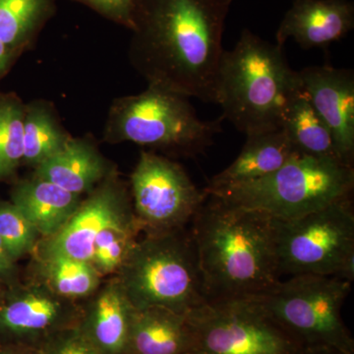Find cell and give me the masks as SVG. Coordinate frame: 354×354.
<instances>
[{
  "mask_svg": "<svg viewBox=\"0 0 354 354\" xmlns=\"http://www.w3.org/2000/svg\"><path fill=\"white\" fill-rule=\"evenodd\" d=\"M232 1L135 0L133 55L150 85L215 104Z\"/></svg>",
  "mask_w": 354,
  "mask_h": 354,
  "instance_id": "1",
  "label": "cell"
},
{
  "mask_svg": "<svg viewBox=\"0 0 354 354\" xmlns=\"http://www.w3.org/2000/svg\"><path fill=\"white\" fill-rule=\"evenodd\" d=\"M193 221L208 301L255 297L281 281L272 216L208 195Z\"/></svg>",
  "mask_w": 354,
  "mask_h": 354,
  "instance_id": "2",
  "label": "cell"
},
{
  "mask_svg": "<svg viewBox=\"0 0 354 354\" xmlns=\"http://www.w3.org/2000/svg\"><path fill=\"white\" fill-rule=\"evenodd\" d=\"M302 91L283 46L242 31L234 48L225 50L216 80V102L223 120L246 136L283 128L288 106Z\"/></svg>",
  "mask_w": 354,
  "mask_h": 354,
  "instance_id": "3",
  "label": "cell"
},
{
  "mask_svg": "<svg viewBox=\"0 0 354 354\" xmlns=\"http://www.w3.org/2000/svg\"><path fill=\"white\" fill-rule=\"evenodd\" d=\"M118 272L135 309L160 306L187 314L208 301L192 235L184 230L135 241Z\"/></svg>",
  "mask_w": 354,
  "mask_h": 354,
  "instance_id": "4",
  "label": "cell"
},
{
  "mask_svg": "<svg viewBox=\"0 0 354 354\" xmlns=\"http://www.w3.org/2000/svg\"><path fill=\"white\" fill-rule=\"evenodd\" d=\"M353 187V167L295 152L269 176L211 196L279 220H292L351 196Z\"/></svg>",
  "mask_w": 354,
  "mask_h": 354,
  "instance_id": "5",
  "label": "cell"
},
{
  "mask_svg": "<svg viewBox=\"0 0 354 354\" xmlns=\"http://www.w3.org/2000/svg\"><path fill=\"white\" fill-rule=\"evenodd\" d=\"M223 118L202 120L188 97L156 85L114 104L109 134L171 153L194 158L213 145Z\"/></svg>",
  "mask_w": 354,
  "mask_h": 354,
  "instance_id": "6",
  "label": "cell"
},
{
  "mask_svg": "<svg viewBox=\"0 0 354 354\" xmlns=\"http://www.w3.org/2000/svg\"><path fill=\"white\" fill-rule=\"evenodd\" d=\"M353 281L341 277H290L252 297L305 348H330L354 354L342 317Z\"/></svg>",
  "mask_w": 354,
  "mask_h": 354,
  "instance_id": "7",
  "label": "cell"
},
{
  "mask_svg": "<svg viewBox=\"0 0 354 354\" xmlns=\"http://www.w3.org/2000/svg\"><path fill=\"white\" fill-rule=\"evenodd\" d=\"M274 244L283 276L354 278V212L351 196L292 220L274 218Z\"/></svg>",
  "mask_w": 354,
  "mask_h": 354,
  "instance_id": "8",
  "label": "cell"
},
{
  "mask_svg": "<svg viewBox=\"0 0 354 354\" xmlns=\"http://www.w3.org/2000/svg\"><path fill=\"white\" fill-rule=\"evenodd\" d=\"M188 354H302L305 348L252 297L211 300L189 313Z\"/></svg>",
  "mask_w": 354,
  "mask_h": 354,
  "instance_id": "9",
  "label": "cell"
},
{
  "mask_svg": "<svg viewBox=\"0 0 354 354\" xmlns=\"http://www.w3.org/2000/svg\"><path fill=\"white\" fill-rule=\"evenodd\" d=\"M131 185L136 220L149 235L184 230L208 197L180 165L150 152L141 153Z\"/></svg>",
  "mask_w": 354,
  "mask_h": 354,
  "instance_id": "10",
  "label": "cell"
},
{
  "mask_svg": "<svg viewBox=\"0 0 354 354\" xmlns=\"http://www.w3.org/2000/svg\"><path fill=\"white\" fill-rule=\"evenodd\" d=\"M48 286L20 290L0 305V335L10 344L39 348L53 335L79 324L81 312Z\"/></svg>",
  "mask_w": 354,
  "mask_h": 354,
  "instance_id": "11",
  "label": "cell"
},
{
  "mask_svg": "<svg viewBox=\"0 0 354 354\" xmlns=\"http://www.w3.org/2000/svg\"><path fill=\"white\" fill-rule=\"evenodd\" d=\"M124 191L118 184H102L81 203L64 227L46 239L44 255H64L90 262L97 236L106 228L135 221Z\"/></svg>",
  "mask_w": 354,
  "mask_h": 354,
  "instance_id": "12",
  "label": "cell"
},
{
  "mask_svg": "<svg viewBox=\"0 0 354 354\" xmlns=\"http://www.w3.org/2000/svg\"><path fill=\"white\" fill-rule=\"evenodd\" d=\"M300 80L317 113L329 127L344 164L354 162V73L330 65L299 70Z\"/></svg>",
  "mask_w": 354,
  "mask_h": 354,
  "instance_id": "13",
  "label": "cell"
},
{
  "mask_svg": "<svg viewBox=\"0 0 354 354\" xmlns=\"http://www.w3.org/2000/svg\"><path fill=\"white\" fill-rule=\"evenodd\" d=\"M354 28L351 0H295L281 20L276 44L292 39L304 50L327 48Z\"/></svg>",
  "mask_w": 354,
  "mask_h": 354,
  "instance_id": "14",
  "label": "cell"
},
{
  "mask_svg": "<svg viewBox=\"0 0 354 354\" xmlns=\"http://www.w3.org/2000/svg\"><path fill=\"white\" fill-rule=\"evenodd\" d=\"M133 311L120 281L114 279L81 312L78 327L100 354H129Z\"/></svg>",
  "mask_w": 354,
  "mask_h": 354,
  "instance_id": "15",
  "label": "cell"
},
{
  "mask_svg": "<svg viewBox=\"0 0 354 354\" xmlns=\"http://www.w3.org/2000/svg\"><path fill=\"white\" fill-rule=\"evenodd\" d=\"M246 137L239 157L209 179L204 189L207 195L269 176L283 167L295 153L283 129Z\"/></svg>",
  "mask_w": 354,
  "mask_h": 354,
  "instance_id": "16",
  "label": "cell"
},
{
  "mask_svg": "<svg viewBox=\"0 0 354 354\" xmlns=\"http://www.w3.org/2000/svg\"><path fill=\"white\" fill-rule=\"evenodd\" d=\"M192 342L189 313L160 306L134 308L129 354H188Z\"/></svg>",
  "mask_w": 354,
  "mask_h": 354,
  "instance_id": "17",
  "label": "cell"
},
{
  "mask_svg": "<svg viewBox=\"0 0 354 354\" xmlns=\"http://www.w3.org/2000/svg\"><path fill=\"white\" fill-rule=\"evenodd\" d=\"M12 203L39 234H57L80 206V195L35 176L14 188Z\"/></svg>",
  "mask_w": 354,
  "mask_h": 354,
  "instance_id": "18",
  "label": "cell"
},
{
  "mask_svg": "<svg viewBox=\"0 0 354 354\" xmlns=\"http://www.w3.org/2000/svg\"><path fill=\"white\" fill-rule=\"evenodd\" d=\"M106 172V162L94 146L69 139L62 150L37 165L35 176L81 196L92 191Z\"/></svg>",
  "mask_w": 354,
  "mask_h": 354,
  "instance_id": "19",
  "label": "cell"
},
{
  "mask_svg": "<svg viewBox=\"0 0 354 354\" xmlns=\"http://www.w3.org/2000/svg\"><path fill=\"white\" fill-rule=\"evenodd\" d=\"M281 129L295 152L342 162L332 132L317 113L304 88L288 106Z\"/></svg>",
  "mask_w": 354,
  "mask_h": 354,
  "instance_id": "20",
  "label": "cell"
},
{
  "mask_svg": "<svg viewBox=\"0 0 354 354\" xmlns=\"http://www.w3.org/2000/svg\"><path fill=\"white\" fill-rule=\"evenodd\" d=\"M55 10V0H0V41L14 48L27 43Z\"/></svg>",
  "mask_w": 354,
  "mask_h": 354,
  "instance_id": "21",
  "label": "cell"
},
{
  "mask_svg": "<svg viewBox=\"0 0 354 354\" xmlns=\"http://www.w3.org/2000/svg\"><path fill=\"white\" fill-rule=\"evenodd\" d=\"M43 274L48 288L64 298L92 295L100 285L99 272L87 261L64 255H44Z\"/></svg>",
  "mask_w": 354,
  "mask_h": 354,
  "instance_id": "22",
  "label": "cell"
},
{
  "mask_svg": "<svg viewBox=\"0 0 354 354\" xmlns=\"http://www.w3.org/2000/svg\"><path fill=\"white\" fill-rule=\"evenodd\" d=\"M69 139L50 109L37 104L25 109L24 162L37 167L62 150Z\"/></svg>",
  "mask_w": 354,
  "mask_h": 354,
  "instance_id": "23",
  "label": "cell"
},
{
  "mask_svg": "<svg viewBox=\"0 0 354 354\" xmlns=\"http://www.w3.org/2000/svg\"><path fill=\"white\" fill-rule=\"evenodd\" d=\"M24 118L20 102L0 97V178L12 174L23 160Z\"/></svg>",
  "mask_w": 354,
  "mask_h": 354,
  "instance_id": "24",
  "label": "cell"
},
{
  "mask_svg": "<svg viewBox=\"0 0 354 354\" xmlns=\"http://www.w3.org/2000/svg\"><path fill=\"white\" fill-rule=\"evenodd\" d=\"M137 220L111 225L97 236L90 263L100 276L118 272L135 243Z\"/></svg>",
  "mask_w": 354,
  "mask_h": 354,
  "instance_id": "25",
  "label": "cell"
},
{
  "mask_svg": "<svg viewBox=\"0 0 354 354\" xmlns=\"http://www.w3.org/2000/svg\"><path fill=\"white\" fill-rule=\"evenodd\" d=\"M39 232L13 203L0 201V237L14 261L31 252Z\"/></svg>",
  "mask_w": 354,
  "mask_h": 354,
  "instance_id": "26",
  "label": "cell"
},
{
  "mask_svg": "<svg viewBox=\"0 0 354 354\" xmlns=\"http://www.w3.org/2000/svg\"><path fill=\"white\" fill-rule=\"evenodd\" d=\"M39 354H100L78 325L53 335L38 348Z\"/></svg>",
  "mask_w": 354,
  "mask_h": 354,
  "instance_id": "27",
  "label": "cell"
},
{
  "mask_svg": "<svg viewBox=\"0 0 354 354\" xmlns=\"http://www.w3.org/2000/svg\"><path fill=\"white\" fill-rule=\"evenodd\" d=\"M114 22L133 30V12L135 0H77Z\"/></svg>",
  "mask_w": 354,
  "mask_h": 354,
  "instance_id": "28",
  "label": "cell"
},
{
  "mask_svg": "<svg viewBox=\"0 0 354 354\" xmlns=\"http://www.w3.org/2000/svg\"><path fill=\"white\" fill-rule=\"evenodd\" d=\"M14 269V260L9 255L1 237H0V276H7Z\"/></svg>",
  "mask_w": 354,
  "mask_h": 354,
  "instance_id": "29",
  "label": "cell"
},
{
  "mask_svg": "<svg viewBox=\"0 0 354 354\" xmlns=\"http://www.w3.org/2000/svg\"><path fill=\"white\" fill-rule=\"evenodd\" d=\"M0 354H39L38 348L31 346H19V344H8V346L0 351Z\"/></svg>",
  "mask_w": 354,
  "mask_h": 354,
  "instance_id": "30",
  "label": "cell"
},
{
  "mask_svg": "<svg viewBox=\"0 0 354 354\" xmlns=\"http://www.w3.org/2000/svg\"><path fill=\"white\" fill-rule=\"evenodd\" d=\"M11 50L12 48H9L3 41H0V75H1L2 72L6 69L7 65H8Z\"/></svg>",
  "mask_w": 354,
  "mask_h": 354,
  "instance_id": "31",
  "label": "cell"
},
{
  "mask_svg": "<svg viewBox=\"0 0 354 354\" xmlns=\"http://www.w3.org/2000/svg\"><path fill=\"white\" fill-rule=\"evenodd\" d=\"M302 354H346L337 349L330 348H306Z\"/></svg>",
  "mask_w": 354,
  "mask_h": 354,
  "instance_id": "32",
  "label": "cell"
}]
</instances>
